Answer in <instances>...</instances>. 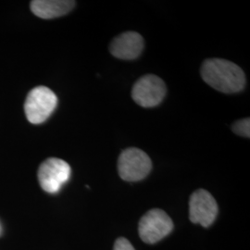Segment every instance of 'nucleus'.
<instances>
[{
	"label": "nucleus",
	"mask_w": 250,
	"mask_h": 250,
	"mask_svg": "<svg viewBox=\"0 0 250 250\" xmlns=\"http://www.w3.org/2000/svg\"><path fill=\"white\" fill-rule=\"evenodd\" d=\"M200 74L206 83L224 94L239 93L246 86V75L241 68L223 59L205 61Z\"/></svg>",
	"instance_id": "f257e3e1"
},
{
	"label": "nucleus",
	"mask_w": 250,
	"mask_h": 250,
	"mask_svg": "<svg viewBox=\"0 0 250 250\" xmlns=\"http://www.w3.org/2000/svg\"><path fill=\"white\" fill-rule=\"evenodd\" d=\"M58 105V98L52 90L37 86L31 90L24 103L27 120L33 125H40L51 116Z\"/></svg>",
	"instance_id": "f03ea898"
},
{
	"label": "nucleus",
	"mask_w": 250,
	"mask_h": 250,
	"mask_svg": "<svg viewBox=\"0 0 250 250\" xmlns=\"http://www.w3.org/2000/svg\"><path fill=\"white\" fill-rule=\"evenodd\" d=\"M152 169V161L146 152L129 147L121 153L118 160L120 177L127 182H138L146 178Z\"/></svg>",
	"instance_id": "7ed1b4c3"
},
{
	"label": "nucleus",
	"mask_w": 250,
	"mask_h": 250,
	"mask_svg": "<svg viewBox=\"0 0 250 250\" xmlns=\"http://www.w3.org/2000/svg\"><path fill=\"white\" fill-rule=\"evenodd\" d=\"M71 177V167L66 161L50 158L39 167L38 181L42 189L49 193H58Z\"/></svg>",
	"instance_id": "20e7f679"
},
{
	"label": "nucleus",
	"mask_w": 250,
	"mask_h": 250,
	"mask_svg": "<svg viewBox=\"0 0 250 250\" xmlns=\"http://www.w3.org/2000/svg\"><path fill=\"white\" fill-rule=\"evenodd\" d=\"M166 92L165 83L161 78L154 74H146L134 83L132 98L141 107H157L163 101Z\"/></svg>",
	"instance_id": "39448f33"
},
{
	"label": "nucleus",
	"mask_w": 250,
	"mask_h": 250,
	"mask_svg": "<svg viewBox=\"0 0 250 250\" xmlns=\"http://www.w3.org/2000/svg\"><path fill=\"white\" fill-rule=\"evenodd\" d=\"M173 229L172 221L165 211L154 208L144 215L139 222V235L145 243L155 244L167 236Z\"/></svg>",
	"instance_id": "423d86ee"
},
{
	"label": "nucleus",
	"mask_w": 250,
	"mask_h": 250,
	"mask_svg": "<svg viewBox=\"0 0 250 250\" xmlns=\"http://www.w3.org/2000/svg\"><path fill=\"white\" fill-rule=\"evenodd\" d=\"M218 214L217 202L205 189L195 191L189 200V217L192 223L208 227L214 222Z\"/></svg>",
	"instance_id": "0eeeda50"
},
{
	"label": "nucleus",
	"mask_w": 250,
	"mask_h": 250,
	"mask_svg": "<svg viewBox=\"0 0 250 250\" xmlns=\"http://www.w3.org/2000/svg\"><path fill=\"white\" fill-rule=\"evenodd\" d=\"M143 49V37L136 32H125L121 34L111 41L109 45V51L112 56L124 61L137 59Z\"/></svg>",
	"instance_id": "6e6552de"
},
{
	"label": "nucleus",
	"mask_w": 250,
	"mask_h": 250,
	"mask_svg": "<svg viewBox=\"0 0 250 250\" xmlns=\"http://www.w3.org/2000/svg\"><path fill=\"white\" fill-rule=\"evenodd\" d=\"M75 4L71 0H34L31 2V9L37 17L48 20L68 14Z\"/></svg>",
	"instance_id": "1a4fd4ad"
},
{
	"label": "nucleus",
	"mask_w": 250,
	"mask_h": 250,
	"mask_svg": "<svg viewBox=\"0 0 250 250\" xmlns=\"http://www.w3.org/2000/svg\"><path fill=\"white\" fill-rule=\"evenodd\" d=\"M232 131L234 134L243 137L250 138V118L242 119L235 122L232 126Z\"/></svg>",
	"instance_id": "9d476101"
},
{
	"label": "nucleus",
	"mask_w": 250,
	"mask_h": 250,
	"mask_svg": "<svg viewBox=\"0 0 250 250\" xmlns=\"http://www.w3.org/2000/svg\"><path fill=\"white\" fill-rule=\"evenodd\" d=\"M113 250H135L132 244L124 237L117 239Z\"/></svg>",
	"instance_id": "9b49d317"
}]
</instances>
